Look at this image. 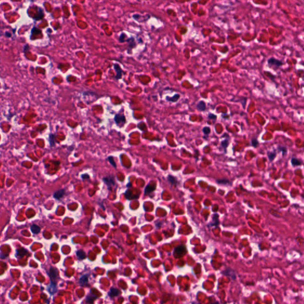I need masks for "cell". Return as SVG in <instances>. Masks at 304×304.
Here are the masks:
<instances>
[{"mask_svg":"<svg viewBox=\"0 0 304 304\" xmlns=\"http://www.w3.org/2000/svg\"><path fill=\"white\" fill-rule=\"evenodd\" d=\"M103 181L108 186V187H109V189H111V187H112L115 185V178L114 176L112 175H109L108 176H105L103 178Z\"/></svg>","mask_w":304,"mask_h":304,"instance_id":"5b68a950","label":"cell"},{"mask_svg":"<svg viewBox=\"0 0 304 304\" xmlns=\"http://www.w3.org/2000/svg\"><path fill=\"white\" fill-rule=\"evenodd\" d=\"M196 108L200 112H204L206 110V104L204 100H200L196 105Z\"/></svg>","mask_w":304,"mask_h":304,"instance_id":"9c48e42d","label":"cell"},{"mask_svg":"<svg viewBox=\"0 0 304 304\" xmlns=\"http://www.w3.org/2000/svg\"><path fill=\"white\" fill-rule=\"evenodd\" d=\"M217 182H218V183H222V184H227V183H229V181L226 179H218V180H217Z\"/></svg>","mask_w":304,"mask_h":304,"instance_id":"f546056e","label":"cell"},{"mask_svg":"<svg viewBox=\"0 0 304 304\" xmlns=\"http://www.w3.org/2000/svg\"><path fill=\"white\" fill-rule=\"evenodd\" d=\"M277 150L279 152H281L282 153L283 156H284L285 155H286L287 152H288V148H287L286 147L282 146H279L277 147Z\"/></svg>","mask_w":304,"mask_h":304,"instance_id":"603a6c76","label":"cell"},{"mask_svg":"<svg viewBox=\"0 0 304 304\" xmlns=\"http://www.w3.org/2000/svg\"><path fill=\"white\" fill-rule=\"evenodd\" d=\"M48 292H49L51 295H53L55 293H56V292L57 291L56 281H51V284L48 287Z\"/></svg>","mask_w":304,"mask_h":304,"instance_id":"ba28073f","label":"cell"},{"mask_svg":"<svg viewBox=\"0 0 304 304\" xmlns=\"http://www.w3.org/2000/svg\"><path fill=\"white\" fill-rule=\"evenodd\" d=\"M44 17V12H43V10L41 8L39 7V10H38V14L37 15H36L33 17L35 20H41L42 18Z\"/></svg>","mask_w":304,"mask_h":304,"instance_id":"d6986e66","label":"cell"},{"mask_svg":"<svg viewBox=\"0 0 304 304\" xmlns=\"http://www.w3.org/2000/svg\"><path fill=\"white\" fill-rule=\"evenodd\" d=\"M48 141H49V146L51 147H54L55 146L56 143H57V141H56L55 134H52V133L50 134L48 137Z\"/></svg>","mask_w":304,"mask_h":304,"instance_id":"8fae6325","label":"cell"},{"mask_svg":"<svg viewBox=\"0 0 304 304\" xmlns=\"http://www.w3.org/2000/svg\"><path fill=\"white\" fill-rule=\"evenodd\" d=\"M29 47L28 46V45H26L24 46V50H23L24 52L26 53V51H27V49H29Z\"/></svg>","mask_w":304,"mask_h":304,"instance_id":"d6a6232c","label":"cell"},{"mask_svg":"<svg viewBox=\"0 0 304 304\" xmlns=\"http://www.w3.org/2000/svg\"><path fill=\"white\" fill-rule=\"evenodd\" d=\"M168 179L172 184H176L177 183V180H176L175 178L172 175H168Z\"/></svg>","mask_w":304,"mask_h":304,"instance_id":"83f0119b","label":"cell"},{"mask_svg":"<svg viewBox=\"0 0 304 304\" xmlns=\"http://www.w3.org/2000/svg\"><path fill=\"white\" fill-rule=\"evenodd\" d=\"M30 230H31L32 232L33 233L37 234L40 232V227L37 226V225H35V224H33V225H32L31 227H30Z\"/></svg>","mask_w":304,"mask_h":304,"instance_id":"ffe728a7","label":"cell"},{"mask_svg":"<svg viewBox=\"0 0 304 304\" xmlns=\"http://www.w3.org/2000/svg\"><path fill=\"white\" fill-rule=\"evenodd\" d=\"M251 146L254 147H257L259 145V142L256 138H253L251 139Z\"/></svg>","mask_w":304,"mask_h":304,"instance_id":"4316f807","label":"cell"},{"mask_svg":"<svg viewBox=\"0 0 304 304\" xmlns=\"http://www.w3.org/2000/svg\"><path fill=\"white\" fill-rule=\"evenodd\" d=\"M65 194V191L64 190H60L58 191H56L54 194V197L55 199H60L61 197H63V195Z\"/></svg>","mask_w":304,"mask_h":304,"instance_id":"ac0fdd59","label":"cell"},{"mask_svg":"<svg viewBox=\"0 0 304 304\" xmlns=\"http://www.w3.org/2000/svg\"><path fill=\"white\" fill-rule=\"evenodd\" d=\"M179 98H180V95L179 94L176 93L173 95L172 97H170V96H166V100L167 102H172V103H175L179 100Z\"/></svg>","mask_w":304,"mask_h":304,"instance_id":"30bf717a","label":"cell"},{"mask_svg":"<svg viewBox=\"0 0 304 304\" xmlns=\"http://www.w3.org/2000/svg\"><path fill=\"white\" fill-rule=\"evenodd\" d=\"M202 131H203V133H204V135H209V134H210V133H211L210 128L209 127H207V126H206V127H203Z\"/></svg>","mask_w":304,"mask_h":304,"instance_id":"484cf974","label":"cell"},{"mask_svg":"<svg viewBox=\"0 0 304 304\" xmlns=\"http://www.w3.org/2000/svg\"><path fill=\"white\" fill-rule=\"evenodd\" d=\"M79 283L82 286H85V285H87L88 284V276L86 275V274H85V275L82 276L80 278Z\"/></svg>","mask_w":304,"mask_h":304,"instance_id":"e0dca14e","label":"cell"},{"mask_svg":"<svg viewBox=\"0 0 304 304\" xmlns=\"http://www.w3.org/2000/svg\"><path fill=\"white\" fill-rule=\"evenodd\" d=\"M268 64L270 66L274 67L276 68H278L282 66L284 64L281 60H279L274 58H270L268 60Z\"/></svg>","mask_w":304,"mask_h":304,"instance_id":"3957f363","label":"cell"},{"mask_svg":"<svg viewBox=\"0 0 304 304\" xmlns=\"http://www.w3.org/2000/svg\"><path fill=\"white\" fill-rule=\"evenodd\" d=\"M76 255L77 257L81 260H83L86 258V254L83 250H78L76 252Z\"/></svg>","mask_w":304,"mask_h":304,"instance_id":"7402d4cb","label":"cell"},{"mask_svg":"<svg viewBox=\"0 0 304 304\" xmlns=\"http://www.w3.org/2000/svg\"><path fill=\"white\" fill-rule=\"evenodd\" d=\"M219 223V222L218 219V215H217V214H215V215L213 216V221L212 222H211V225H212V226H213V225L216 226V225H218Z\"/></svg>","mask_w":304,"mask_h":304,"instance_id":"d4e9b609","label":"cell"},{"mask_svg":"<svg viewBox=\"0 0 304 304\" xmlns=\"http://www.w3.org/2000/svg\"><path fill=\"white\" fill-rule=\"evenodd\" d=\"M222 137H224V139H223L220 142V146L223 148L225 152H226V150L229 146V143H230V137L227 133H224L222 135Z\"/></svg>","mask_w":304,"mask_h":304,"instance_id":"7a4b0ae2","label":"cell"},{"mask_svg":"<svg viewBox=\"0 0 304 304\" xmlns=\"http://www.w3.org/2000/svg\"><path fill=\"white\" fill-rule=\"evenodd\" d=\"M97 298V296H95V295H93V294L90 293V294H89V295L87 296L86 301L87 303H93V301H95V299Z\"/></svg>","mask_w":304,"mask_h":304,"instance_id":"44dd1931","label":"cell"},{"mask_svg":"<svg viewBox=\"0 0 304 304\" xmlns=\"http://www.w3.org/2000/svg\"><path fill=\"white\" fill-rule=\"evenodd\" d=\"M119 293H120V291H119L118 289L114 288H110L108 294L109 296H110L111 298H113V297L118 296V295H119Z\"/></svg>","mask_w":304,"mask_h":304,"instance_id":"2e32d148","label":"cell"},{"mask_svg":"<svg viewBox=\"0 0 304 304\" xmlns=\"http://www.w3.org/2000/svg\"><path fill=\"white\" fill-rule=\"evenodd\" d=\"M5 36H6V37H10L11 36H12V35H11V33H9V32H5Z\"/></svg>","mask_w":304,"mask_h":304,"instance_id":"836d02e7","label":"cell"},{"mask_svg":"<svg viewBox=\"0 0 304 304\" xmlns=\"http://www.w3.org/2000/svg\"><path fill=\"white\" fill-rule=\"evenodd\" d=\"M209 120H212V121H216L217 120V118H218V116L214 114V113H209L208 114V116H207Z\"/></svg>","mask_w":304,"mask_h":304,"instance_id":"f1b7e54d","label":"cell"},{"mask_svg":"<svg viewBox=\"0 0 304 304\" xmlns=\"http://www.w3.org/2000/svg\"><path fill=\"white\" fill-rule=\"evenodd\" d=\"M114 121L118 127H119L120 128H122V127H124L126 122H127L125 115L123 114H120V113H118V114H116L115 115Z\"/></svg>","mask_w":304,"mask_h":304,"instance_id":"6da1fadb","label":"cell"},{"mask_svg":"<svg viewBox=\"0 0 304 304\" xmlns=\"http://www.w3.org/2000/svg\"><path fill=\"white\" fill-rule=\"evenodd\" d=\"M107 159H108V160L109 162V163H110V165H111L113 168L116 169V168H117V164H116L115 162L113 157L112 156H109L108 157Z\"/></svg>","mask_w":304,"mask_h":304,"instance_id":"cb8c5ba5","label":"cell"},{"mask_svg":"<svg viewBox=\"0 0 304 304\" xmlns=\"http://www.w3.org/2000/svg\"><path fill=\"white\" fill-rule=\"evenodd\" d=\"M81 177H82V178L83 179H84V180H85V179H89L90 176H89V175L87 174V173H85V174H82V175H81Z\"/></svg>","mask_w":304,"mask_h":304,"instance_id":"1f68e13d","label":"cell"},{"mask_svg":"<svg viewBox=\"0 0 304 304\" xmlns=\"http://www.w3.org/2000/svg\"><path fill=\"white\" fill-rule=\"evenodd\" d=\"M291 165H292V166L295 167V166H301L302 164V161L301 160V159H298V158H295V157H293L292 159H291Z\"/></svg>","mask_w":304,"mask_h":304,"instance_id":"4fadbf2b","label":"cell"},{"mask_svg":"<svg viewBox=\"0 0 304 304\" xmlns=\"http://www.w3.org/2000/svg\"><path fill=\"white\" fill-rule=\"evenodd\" d=\"M48 274L49 276L51 281H55L56 280H57V278L58 277V270H57V268H54V267H51L49 270L48 273Z\"/></svg>","mask_w":304,"mask_h":304,"instance_id":"8992f818","label":"cell"},{"mask_svg":"<svg viewBox=\"0 0 304 304\" xmlns=\"http://www.w3.org/2000/svg\"><path fill=\"white\" fill-rule=\"evenodd\" d=\"M267 156H268L269 160L270 162H272L274 160L275 158L277 156V153L276 152V150L274 151H267Z\"/></svg>","mask_w":304,"mask_h":304,"instance_id":"9a60e30c","label":"cell"},{"mask_svg":"<svg viewBox=\"0 0 304 304\" xmlns=\"http://www.w3.org/2000/svg\"><path fill=\"white\" fill-rule=\"evenodd\" d=\"M155 189H156V186L155 185H152L150 184H148L147 185L145 189H144V194H145L146 195H147V194L155 191Z\"/></svg>","mask_w":304,"mask_h":304,"instance_id":"5bb4252c","label":"cell"},{"mask_svg":"<svg viewBox=\"0 0 304 304\" xmlns=\"http://www.w3.org/2000/svg\"><path fill=\"white\" fill-rule=\"evenodd\" d=\"M113 68H114L115 71H116V73H117L115 76V80H120L121 78H122V77L123 70H122L120 65L118 64H113Z\"/></svg>","mask_w":304,"mask_h":304,"instance_id":"52a82bcc","label":"cell"},{"mask_svg":"<svg viewBox=\"0 0 304 304\" xmlns=\"http://www.w3.org/2000/svg\"><path fill=\"white\" fill-rule=\"evenodd\" d=\"M186 253L185 246L183 245H179L176 247L174 250V254L175 257H181Z\"/></svg>","mask_w":304,"mask_h":304,"instance_id":"277c9868","label":"cell"},{"mask_svg":"<svg viewBox=\"0 0 304 304\" xmlns=\"http://www.w3.org/2000/svg\"><path fill=\"white\" fill-rule=\"evenodd\" d=\"M246 99H246V97H241L240 98V100H239V101L242 103V106H243V108H245Z\"/></svg>","mask_w":304,"mask_h":304,"instance_id":"4dcf8cb0","label":"cell"},{"mask_svg":"<svg viewBox=\"0 0 304 304\" xmlns=\"http://www.w3.org/2000/svg\"><path fill=\"white\" fill-rule=\"evenodd\" d=\"M27 253V251L23 248H20L16 250V256L18 258H22Z\"/></svg>","mask_w":304,"mask_h":304,"instance_id":"7c38bea8","label":"cell"},{"mask_svg":"<svg viewBox=\"0 0 304 304\" xmlns=\"http://www.w3.org/2000/svg\"><path fill=\"white\" fill-rule=\"evenodd\" d=\"M30 1H32V2H33V1H34L35 0H30Z\"/></svg>","mask_w":304,"mask_h":304,"instance_id":"e575fe53","label":"cell"}]
</instances>
